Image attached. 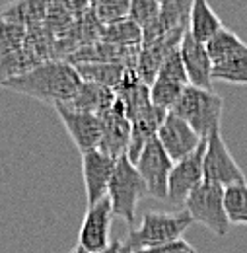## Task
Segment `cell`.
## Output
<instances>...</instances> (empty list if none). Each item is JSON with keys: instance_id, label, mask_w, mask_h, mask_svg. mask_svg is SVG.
<instances>
[{"instance_id": "cell-30", "label": "cell", "mask_w": 247, "mask_h": 253, "mask_svg": "<svg viewBox=\"0 0 247 253\" xmlns=\"http://www.w3.org/2000/svg\"><path fill=\"white\" fill-rule=\"evenodd\" d=\"M121 253H132V250H130V248H128V246L123 242V252H121Z\"/></svg>"}, {"instance_id": "cell-8", "label": "cell", "mask_w": 247, "mask_h": 253, "mask_svg": "<svg viewBox=\"0 0 247 253\" xmlns=\"http://www.w3.org/2000/svg\"><path fill=\"white\" fill-rule=\"evenodd\" d=\"M113 216L115 214L111 209V201L107 197H103L93 205H88V211L84 214V220L78 232V248L86 253L103 252L111 244L109 232Z\"/></svg>"}, {"instance_id": "cell-25", "label": "cell", "mask_w": 247, "mask_h": 253, "mask_svg": "<svg viewBox=\"0 0 247 253\" xmlns=\"http://www.w3.org/2000/svg\"><path fill=\"white\" fill-rule=\"evenodd\" d=\"M160 16V2L158 0H132L128 10V20L136 24L140 30H146L154 24Z\"/></svg>"}, {"instance_id": "cell-9", "label": "cell", "mask_w": 247, "mask_h": 253, "mask_svg": "<svg viewBox=\"0 0 247 253\" xmlns=\"http://www.w3.org/2000/svg\"><path fill=\"white\" fill-rule=\"evenodd\" d=\"M134 166L142 181L146 183L148 195H152L154 199H167V183H169L173 162L165 154L158 138L146 144V148L142 150Z\"/></svg>"}, {"instance_id": "cell-20", "label": "cell", "mask_w": 247, "mask_h": 253, "mask_svg": "<svg viewBox=\"0 0 247 253\" xmlns=\"http://www.w3.org/2000/svg\"><path fill=\"white\" fill-rule=\"evenodd\" d=\"M101 41L115 47H142V30L130 20L119 22L115 26L105 28L101 33Z\"/></svg>"}, {"instance_id": "cell-31", "label": "cell", "mask_w": 247, "mask_h": 253, "mask_svg": "<svg viewBox=\"0 0 247 253\" xmlns=\"http://www.w3.org/2000/svg\"><path fill=\"white\" fill-rule=\"evenodd\" d=\"M181 253H195V250H193V248H189V250H185V252H181Z\"/></svg>"}, {"instance_id": "cell-16", "label": "cell", "mask_w": 247, "mask_h": 253, "mask_svg": "<svg viewBox=\"0 0 247 253\" xmlns=\"http://www.w3.org/2000/svg\"><path fill=\"white\" fill-rule=\"evenodd\" d=\"M222 30H224V24H222V20L216 16V12L208 6V2L206 0H193L187 33L195 41L206 45Z\"/></svg>"}, {"instance_id": "cell-17", "label": "cell", "mask_w": 247, "mask_h": 253, "mask_svg": "<svg viewBox=\"0 0 247 253\" xmlns=\"http://www.w3.org/2000/svg\"><path fill=\"white\" fill-rule=\"evenodd\" d=\"M205 47H206V53L214 64V68L247 57V43L242 41L234 32H230L228 28L218 32Z\"/></svg>"}, {"instance_id": "cell-21", "label": "cell", "mask_w": 247, "mask_h": 253, "mask_svg": "<svg viewBox=\"0 0 247 253\" xmlns=\"http://www.w3.org/2000/svg\"><path fill=\"white\" fill-rule=\"evenodd\" d=\"M185 88L187 86H183V84H175V82H169V80L156 78L154 84L150 86V101H152L154 107L169 113L179 103Z\"/></svg>"}, {"instance_id": "cell-14", "label": "cell", "mask_w": 247, "mask_h": 253, "mask_svg": "<svg viewBox=\"0 0 247 253\" xmlns=\"http://www.w3.org/2000/svg\"><path fill=\"white\" fill-rule=\"evenodd\" d=\"M179 53L183 59L187 78H189V86L201 88V90H212V72H214V64L210 61L206 47L199 41H195L189 33H185L181 45H179Z\"/></svg>"}, {"instance_id": "cell-12", "label": "cell", "mask_w": 247, "mask_h": 253, "mask_svg": "<svg viewBox=\"0 0 247 253\" xmlns=\"http://www.w3.org/2000/svg\"><path fill=\"white\" fill-rule=\"evenodd\" d=\"M130 134H132L130 119L126 115L123 101L117 97L113 107L103 115V136H101L99 150L111 158L119 160L128 150Z\"/></svg>"}, {"instance_id": "cell-4", "label": "cell", "mask_w": 247, "mask_h": 253, "mask_svg": "<svg viewBox=\"0 0 247 253\" xmlns=\"http://www.w3.org/2000/svg\"><path fill=\"white\" fill-rule=\"evenodd\" d=\"M144 195H148L146 183L136 171V166L124 154L117 160V166H115V171H113V177L107 189V199L111 201L113 214L132 226L136 218L138 201Z\"/></svg>"}, {"instance_id": "cell-27", "label": "cell", "mask_w": 247, "mask_h": 253, "mask_svg": "<svg viewBox=\"0 0 247 253\" xmlns=\"http://www.w3.org/2000/svg\"><path fill=\"white\" fill-rule=\"evenodd\" d=\"M212 78L230 82V84H247V57L216 66L212 72Z\"/></svg>"}, {"instance_id": "cell-10", "label": "cell", "mask_w": 247, "mask_h": 253, "mask_svg": "<svg viewBox=\"0 0 247 253\" xmlns=\"http://www.w3.org/2000/svg\"><path fill=\"white\" fill-rule=\"evenodd\" d=\"M55 109H57V115L61 117L68 136L72 138L74 146L82 154L99 150L101 136H103V117L84 113V111H74L66 105H57Z\"/></svg>"}, {"instance_id": "cell-11", "label": "cell", "mask_w": 247, "mask_h": 253, "mask_svg": "<svg viewBox=\"0 0 247 253\" xmlns=\"http://www.w3.org/2000/svg\"><path fill=\"white\" fill-rule=\"evenodd\" d=\"M156 138H158V142L162 144V148L165 150V154L171 158L173 164L187 158L189 154H193L205 140L191 128L189 123H185L175 113L165 115Z\"/></svg>"}, {"instance_id": "cell-22", "label": "cell", "mask_w": 247, "mask_h": 253, "mask_svg": "<svg viewBox=\"0 0 247 253\" xmlns=\"http://www.w3.org/2000/svg\"><path fill=\"white\" fill-rule=\"evenodd\" d=\"M224 207L230 224L247 226V183H238L224 191Z\"/></svg>"}, {"instance_id": "cell-18", "label": "cell", "mask_w": 247, "mask_h": 253, "mask_svg": "<svg viewBox=\"0 0 247 253\" xmlns=\"http://www.w3.org/2000/svg\"><path fill=\"white\" fill-rule=\"evenodd\" d=\"M82 82H92L97 86L109 88L113 92H117L123 84L126 70L130 66L115 63H84V64H74Z\"/></svg>"}, {"instance_id": "cell-15", "label": "cell", "mask_w": 247, "mask_h": 253, "mask_svg": "<svg viewBox=\"0 0 247 253\" xmlns=\"http://www.w3.org/2000/svg\"><path fill=\"white\" fill-rule=\"evenodd\" d=\"M115 99H117V95H115L113 90L92 84V82H82L76 97L66 107H70L74 111H84V113H92V115L103 117L113 107Z\"/></svg>"}, {"instance_id": "cell-5", "label": "cell", "mask_w": 247, "mask_h": 253, "mask_svg": "<svg viewBox=\"0 0 247 253\" xmlns=\"http://www.w3.org/2000/svg\"><path fill=\"white\" fill-rule=\"evenodd\" d=\"M224 191L226 189L222 185L203 181L185 201V211L193 222L206 226L216 236H226L230 230V220L224 207Z\"/></svg>"}, {"instance_id": "cell-24", "label": "cell", "mask_w": 247, "mask_h": 253, "mask_svg": "<svg viewBox=\"0 0 247 253\" xmlns=\"http://www.w3.org/2000/svg\"><path fill=\"white\" fill-rule=\"evenodd\" d=\"M28 30L0 18V61L24 47Z\"/></svg>"}, {"instance_id": "cell-23", "label": "cell", "mask_w": 247, "mask_h": 253, "mask_svg": "<svg viewBox=\"0 0 247 253\" xmlns=\"http://www.w3.org/2000/svg\"><path fill=\"white\" fill-rule=\"evenodd\" d=\"M90 8H92L93 18L105 28H109V26L128 20L130 2L128 0H105V2H92Z\"/></svg>"}, {"instance_id": "cell-26", "label": "cell", "mask_w": 247, "mask_h": 253, "mask_svg": "<svg viewBox=\"0 0 247 253\" xmlns=\"http://www.w3.org/2000/svg\"><path fill=\"white\" fill-rule=\"evenodd\" d=\"M158 78L169 80V82H175V84L189 86V78H187L185 66H183V59H181L179 49L171 51V53L164 59V63L160 66V72H158Z\"/></svg>"}, {"instance_id": "cell-6", "label": "cell", "mask_w": 247, "mask_h": 253, "mask_svg": "<svg viewBox=\"0 0 247 253\" xmlns=\"http://www.w3.org/2000/svg\"><path fill=\"white\" fill-rule=\"evenodd\" d=\"M203 173H205V181L222 185L224 189L238 185V183H246V175H244L242 168L238 166V162L234 160L232 152L228 150L220 128L210 132L206 138Z\"/></svg>"}, {"instance_id": "cell-19", "label": "cell", "mask_w": 247, "mask_h": 253, "mask_svg": "<svg viewBox=\"0 0 247 253\" xmlns=\"http://www.w3.org/2000/svg\"><path fill=\"white\" fill-rule=\"evenodd\" d=\"M47 10L49 4L43 2H20L0 10V18L28 30V28H37L43 20H47Z\"/></svg>"}, {"instance_id": "cell-13", "label": "cell", "mask_w": 247, "mask_h": 253, "mask_svg": "<svg viewBox=\"0 0 247 253\" xmlns=\"http://www.w3.org/2000/svg\"><path fill=\"white\" fill-rule=\"evenodd\" d=\"M115 166H117V160L107 156L101 150H92L82 154V175H84L88 205H93L103 197H107Z\"/></svg>"}, {"instance_id": "cell-3", "label": "cell", "mask_w": 247, "mask_h": 253, "mask_svg": "<svg viewBox=\"0 0 247 253\" xmlns=\"http://www.w3.org/2000/svg\"><path fill=\"white\" fill-rule=\"evenodd\" d=\"M222 109H224V99L214 94V90H201L195 86H187L179 103L169 113H175L185 123H189L201 138H208L210 132L220 128Z\"/></svg>"}, {"instance_id": "cell-29", "label": "cell", "mask_w": 247, "mask_h": 253, "mask_svg": "<svg viewBox=\"0 0 247 253\" xmlns=\"http://www.w3.org/2000/svg\"><path fill=\"white\" fill-rule=\"evenodd\" d=\"M123 252V242L121 240H115V242H111L103 252H99V253H121Z\"/></svg>"}, {"instance_id": "cell-7", "label": "cell", "mask_w": 247, "mask_h": 253, "mask_svg": "<svg viewBox=\"0 0 247 253\" xmlns=\"http://www.w3.org/2000/svg\"><path fill=\"white\" fill-rule=\"evenodd\" d=\"M205 150H206V138L193 154L173 164L169 173V183H167V201L171 205L185 207L189 195L205 181V173H203Z\"/></svg>"}, {"instance_id": "cell-28", "label": "cell", "mask_w": 247, "mask_h": 253, "mask_svg": "<svg viewBox=\"0 0 247 253\" xmlns=\"http://www.w3.org/2000/svg\"><path fill=\"white\" fill-rule=\"evenodd\" d=\"M193 248L189 242L185 240H177V242H171V244H165V246H158V248H148V250H140V252H132V253H181Z\"/></svg>"}, {"instance_id": "cell-1", "label": "cell", "mask_w": 247, "mask_h": 253, "mask_svg": "<svg viewBox=\"0 0 247 253\" xmlns=\"http://www.w3.org/2000/svg\"><path fill=\"white\" fill-rule=\"evenodd\" d=\"M82 86V78L76 66L66 61H45L31 70L0 84L4 90L24 94L43 103L68 105Z\"/></svg>"}, {"instance_id": "cell-2", "label": "cell", "mask_w": 247, "mask_h": 253, "mask_svg": "<svg viewBox=\"0 0 247 253\" xmlns=\"http://www.w3.org/2000/svg\"><path fill=\"white\" fill-rule=\"evenodd\" d=\"M193 218L185 209L177 212H146L140 220V226L130 230L124 244L132 252L165 246L177 240H183V234L191 228Z\"/></svg>"}]
</instances>
